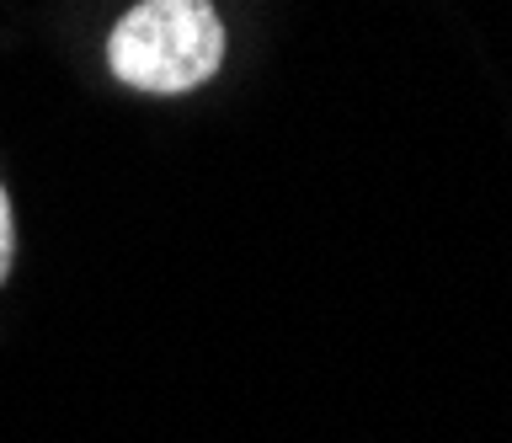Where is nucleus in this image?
Wrapping results in <instances>:
<instances>
[{"mask_svg": "<svg viewBox=\"0 0 512 443\" xmlns=\"http://www.w3.org/2000/svg\"><path fill=\"white\" fill-rule=\"evenodd\" d=\"M107 65L123 86L150 97L214 81L224 65V22L214 0H139L107 38Z\"/></svg>", "mask_w": 512, "mask_h": 443, "instance_id": "1", "label": "nucleus"}, {"mask_svg": "<svg viewBox=\"0 0 512 443\" xmlns=\"http://www.w3.org/2000/svg\"><path fill=\"white\" fill-rule=\"evenodd\" d=\"M11 257H16V219H11V193L0 182V283L11 273Z\"/></svg>", "mask_w": 512, "mask_h": 443, "instance_id": "2", "label": "nucleus"}]
</instances>
